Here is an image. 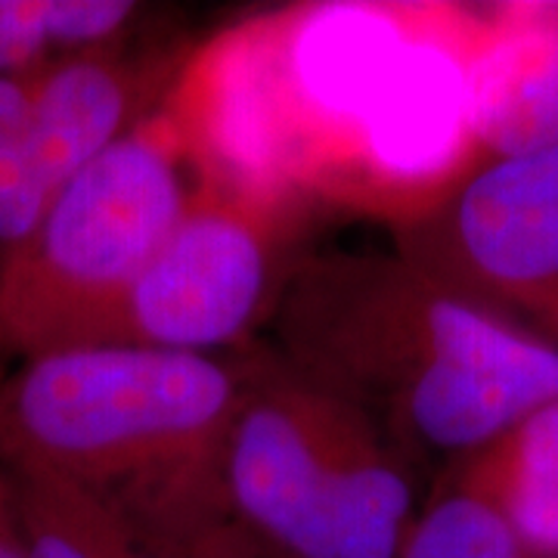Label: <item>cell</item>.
<instances>
[{
    "instance_id": "1",
    "label": "cell",
    "mask_w": 558,
    "mask_h": 558,
    "mask_svg": "<svg viewBox=\"0 0 558 558\" xmlns=\"http://www.w3.org/2000/svg\"><path fill=\"white\" fill-rule=\"evenodd\" d=\"M487 10L295 3L183 57L165 106L202 174L391 230L481 165L472 62Z\"/></svg>"
},
{
    "instance_id": "2",
    "label": "cell",
    "mask_w": 558,
    "mask_h": 558,
    "mask_svg": "<svg viewBox=\"0 0 558 558\" xmlns=\"http://www.w3.org/2000/svg\"><path fill=\"white\" fill-rule=\"evenodd\" d=\"M270 326L299 379L373 418L416 465L475 457L558 400V344L398 252L307 255Z\"/></svg>"
},
{
    "instance_id": "3",
    "label": "cell",
    "mask_w": 558,
    "mask_h": 558,
    "mask_svg": "<svg viewBox=\"0 0 558 558\" xmlns=\"http://www.w3.org/2000/svg\"><path fill=\"white\" fill-rule=\"evenodd\" d=\"M248 354L65 348L0 381V469L102 497L159 558H255L223 487Z\"/></svg>"
},
{
    "instance_id": "4",
    "label": "cell",
    "mask_w": 558,
    "mask_h": 558,
    "mask_svg": "<svg viewBox=\"0 0 558 558\" xmlns=\"http://www.w3.org/2000/svg\"><path fill=\"white\" fill-rule=\"evenodd\" d=\"M199 183L178 119L159 109L72 180L0 260V351L97 344Z\"/></svg>"
},
{
    "instance_id": "5",
    "label": "cell",
    "mask_w": 558,
    "mask_h": 558,
    "mask_svg": "<svg viewBox=\"0 0 558 558\" xmlns=\"http://www.w3.org/2000/svg\"><path fill=\"white\" fill-rule=\"evenodd\" d=\"M311 205L202 174L97 344L218 354L270 323L295 274Z\"/></svg>"
},
{
    "instance_id": "6",
    "label": "cell",
    "mask_w": 558,
    "mask_h": 558,
    "mask_svg": "<svg viewBox=\"0 0 558 558\" xmlns=\"http://www.w3.org/2000/svg\"><path fill=\"white\" fill-rule=\"evenodd\" d=\"M391 233L459 299L558 344V146L484 159Z\"/></svg>"
},
{
    "instance_id": "7",
    "label": "cell",
    "mask_w": 558,
    "mask_h": 558,
    "mask_svg": "<svg viewBox=\"0 0 558 558\" xmlns=\"http://www.w3.org/2000/svg\"><path fill=\"white\" fill-rule=\"evenodd\" d=\"M183 57L121 47L47 72L32 112L0 140V260L90 161L159 109Z\"/></svg>"
},
{
    "instance_id": "8",
    "label": "cell",
    "mask_w": 558,
    "mask_h": 558,
    "mask_svg": "<svg viewBox=\"0 0 558 558\" xmlns=\"http://www.w3.org/2000/svg\"><path fill=\"white\" fill-rule=\"evenodd\" d=\"M230 512L274 558H336L323 398L274 351L248 354V379L223 450Z\"/></svg>"
},
{
    "instance_id": "9",
    "label": "cell",
    "mask_w": 558,
    "mask_h": 558,
    "mask_svg": "<svg viewBox=\"0 0 558 558\" xmlns=\"http://www.w3.org/2000/svg\"><path fill=\"white\" fill-rule=\"evenodd\" d=\"M472 134L481 161L558 146V3L487 10L472 62Z\"/></svg>"
},
{
    "instance_id": "10",
    "label": "cell",
    "mask_w": 558,
    "mask_h": 558,
    "mask_svg": "<svg viewBox=\"0 0 558 558\" xmlns=\"http://www.w3.org/2000/svg\"><path fill=\"white\" fill-rule=\"evenodd\" d=\"M336 558H400L416 521V462L360 410L323 395Z\"/></svg>"
},
{
    "instance_id": "11",
    "label": "cell",
    "mask_w": 558,
    "mask_h": 558,
    "mask_svg": "<svg viewBox=\"0 0 558 558\" xmlns=\"http://www.w3.org/2000/svg\"><path fill=\"white\" fill-rule=\"evenodd\" d=\"M453 472L497 506L531 558H558V400Z\"/></svg>"
},
{
    "instance_id": "12",
    "label": "cell",
    "mask_w": 558,
    "mask_h": 558,
    "mask_svg": "<svg viewBox=\"0 0 558 558\" xmlns=\"http://www.w3.org/2000/svg\"><path fill=\"white\" fill-rule=\"evenodd\" d=\"M140 16L134 0H0V78L121 50Z\"/></svg>"
},
{
    "instance_id": "13",
    "label": "cell",
    "mask_w": 558,
    "mask_h": 558,
    "mask_svg": "<svg viewBox=\"0 0 558 558\" xmlns=\"http://www.w3.org/2000/svg\"><path fill=\"white\" fill-rule=\"evenodd\" d=\"M28 558H159L97 494L44 472H10Z\"/></svg>"
},
{
    "instance_id": "14",
    "label": "cell",
    "mask_w": 558,
    "mask_h": 558,
    "mask_svg": "<svg viewBox=\"0 0 558 558\" xmlns=\"http://www.w3.org/2000/svg\"><path fill=\"white\" fill-rule=\"evenodd\" d=\"M400 558H531L497 506L453 472L413 521Z\"/></svg>"
},
{
    "instance_id": "15",
    "label": "cell",
    "mask_w": 558,
    "mask_h": 558,
    "mask_svg": "<svg viewBox=\"0 0 558 558\" xmlns=\"http://www.w3.org/2000/svg\"><path fill=\"white\" fill-rule=\"evenodd\" d=\"M44 78H47V72L0 78V140L7 137V134H13L22 124V119L32 112L40 87H44Z\"/></svg>"
},
{
    "instance_id": "16",
    "label": "cell",
    "mask_w": 558,
    "mask_h": 558,
    "mask_svg": "<svg viewBox=\"0 0 558 558\" xmlns=\"http://www.w3.org/2000/svg\"><path fill=\"white\" fill-rule=\"evenodd\" d=\"M0 558H28L20 506H16V487L7 469H0Z\"/></svg>"
}]
</instances>
